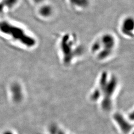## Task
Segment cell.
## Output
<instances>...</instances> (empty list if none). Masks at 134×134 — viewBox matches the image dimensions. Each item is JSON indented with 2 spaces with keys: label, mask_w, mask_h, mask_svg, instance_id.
Returning <instances> with one entry per match:
<instances>
[{
  "label": "cell",
  "mask_w": 134,
  "mask_h": 134,
  "mask_svg": "<svg viewBox=\"0 0 134 134\" xmlns=\"http://www.w3.org/2000/svg\"><path fill=\"white\" fill-rule=\"evenodd\" d=\"M58 53L63 64L70 66L82 55L83 49L78 39L72 34L63 35L58 40Z\"/></svg>",
  "instance_id": "obj_2"
},
{
  "label": "cell",
  "mask_w": 134,
  "mask_h": 134,
  "mask_svg": "<svg viewBox=\"0 0 134 134\" xmlns=\"http://www.w3.org/2000/svg\"><path fill=\"white\" fill-rule=\"evenodd\" d=\"M34 3L36 4H39L41 3L43 1V0H31Z\"/></svg>",
  "instance_id": "obj_11"
},
{
  "label": "cell",
  "mask_w": 134,
  "mask_h": 134,
  "mask_svg": "<svg viewBox=\"0 0 134 134\" xmlns=\"http://www.w3.org/2000/svg\"><path fill=\"white\" fill-rule=\"evenodd\" d=\"M117 41L111 33H104L98 36L91 44V54L99 62H105L112 57L117 48Z\"/></svg>",
  "instance_id": "obj_3"
},
{
  "label": "cell",
  "mask_w": 134,
  "mask_h": 134,
  "mask_svg": "<svg viewBox=\"0 0 134 134\" xmlns=\"http://www.w3.org/2000/svg\"><path fill=\"white\" fill-rule=\"evenodd\" d=\"M19 0H1L0 2V13H4L14 9L18 5Z\"/></svg>",
  "instance_id": "obj_8"
},
{
  "label": "cell",
  "mask_w": 134,
  "mask_h": 134,
  "mask_svg": "<svg viewBox=\"0 0 134 134\" xmlns=\"http://www.w3.org/2000/svg\"><path fill=\"white\" fill-rule=\"evenodd\" d=\"M0 32L10 37L25 48L31 49L36 46L37 40L22 27L5 20H0Z\"/></svg>",
  "instance_id": "obj_4"
},
{
  "label": "cell",
  "mask_w": 134,
  "mask_h": 134,
  "mask_svg": "<svg viewBox=\"0 0 134 134\" xmlns=\"http://www.w3.org/2000/svg\"><path fill=\"white\" fill-rule=\"evenodd\" d=\"M2 134H14V133L10 130H5Z\"/></svg>",
  "instance_id": "obj_10"
},
{
  "label": "cell",
  "mask_w": 134,
  "mask_h": 134,
  "mask_svg": "<svg viewBox=\"0 0 134 134\" xmlns=\"http://www.w3.org/2000/svg\"><path fill=\"white\" fill-rule=\"evenodd\" d=\"M53 10L51 5H44L39 8L38 14L43 18H49L53 14Z\"/></svg>",
  "instance_id": "obj_9"
},
{
  "label": "cell",
  "mask_w": 134,
  "mask_h": 134,
  "mask_svg": "<svg viewBox=\"0 0 134 134\" xmlns=\"http://www.w3.org/2000/svg\"><path fill=\"white\" fill-rule=\"evenodd\" d=\"M10 96L12 101L16 104L22 102L24 98V92L23 87L18 82H14L9 87Z\"/></svg>",
  "instance_id": "obj_6"
},
{
  "label": "cell",
  "mask_w": 134,
  "mask_h": 134,
  "mask_svg": "<svg viewBox=\"0 0 134 134\" xmlns=\"http://www.w3.org/2000/svg\"><path fill=\"white\" fill-rule=\"evenodd\" d=\"M119 86V81L114 74L107 71L102 72L90 93V99L97 104L101 109L109 111L114 105Z\"/></svg>",
  "instance_id": "obj_1"
},
{
  "label": "cell",
  "mask_w": 134,
  "mask_h": 134,
  "mask_svg": "<svg viewBox=\"0 0 134 134\" xmlns=\"http://www.w3.org/2000/svg\"><path fill=\"white\" fill-rule=\"evenodd\" d=\"M121 34L125 37L133 38L134 37V20L132 18L127 17L121 23L120 25Z\"/></svg>",
  "instance_id": "obj_7"
},
{
  "label": "cell",
  "mask_w": 134,
  "mask_h": 134,
  "mask_svg": "<svg viewBox=\"0 0 134 134\" xmlns=\"http://www.w3.org/2000/svg\"><path fill=\"white\" fill-rule=\"evenodd\" d=\"M132 113L124 115L122 113L118 112L115 113L113 116L114 121L117 125L119 129L124 134L131 133V130H133V124L131 122H133V117L130 116Z\"/></svg>",
  "instance_id": "obj_5"
}]
</instances>
